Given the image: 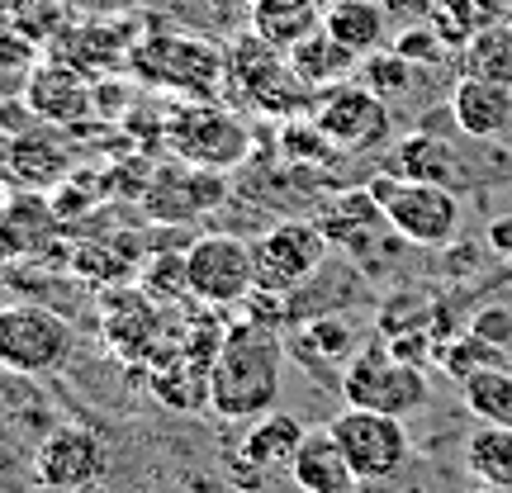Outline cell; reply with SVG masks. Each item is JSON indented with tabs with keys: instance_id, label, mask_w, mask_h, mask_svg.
<instances>
[{
	"instance_id": "6da1fadb",
	"label": "cell",
	"mask_w": 512,
	"mask_h": 493,
	"mask_svg": "<svg viewBox=\"0 0 512 493\" xmlns=\"http://www.w3.org/2000/svg\"><path fill=\"white\" fill-rule=\"evenodd\" d=\"M285 384V337L256 318L228 328L214 370H209V408L223 422H252L271 413Z\"/></svg>"
},
{
	"instance_id": "7a4b0ae2",
	"label": "cell",
	"mask_w": 512,
	"mask_h": 493,
	"mask_svg": "<svg viewBox=\"0 0 512 493\" xmlns=\"http://www.w3.org/2000/svg\"><path fill=\"white\" fill-rule=\"evenodd\" d=\"M76 332L48 304H0V366L24 380H43L72 361Z\"/></svg>"
},
{
	"instance_id": "3957f363",
	"label": "cell",
	"mask_w": 512,
	"mask_h": 493,
	"mask_svg": "<svg viewBox=\"0 0 512 493\" xmlns=\"http://www.w3.org/2000/svg\"><path fill=\"white\" fill-rule=\"evenodd\" d=\"M342 399L351 408H375L394 418H413L427 408V375L418 361H403L389 351V342H366V347L342 366Z\"/></svg>"
},
{
	"instance_id": "277c9868",
	"label": "cell",
	"mask_w": 512,
	"mask_h": 493,
	"mask_svg": "<svg viewBox=\"0 0 512 493\" xmlns=\"http://www.w3.org/2000/svg\"><path fill=\"white\" fill-rule=\"evenodd\" d=\"M223 67L228 62L219 48L195 34H147L128 48V72H138L143 81L166 86V91L200 95V100L219 91Z\"/></svg>"
},
{
	"instance_id": "5b68a950",
	"label": "cell",
	"mask_w": 512,
	"mask_h": 493,
	"mask_svg": "<svg viewBox=\"0 0 512 493\" xmlns=\"http://www.w3.org/2000/svg\"><path fill=\"white\" fill-rule=\"evenodd\" d=\"M185 280L190 299L209 309H233L256 294V252L238 233H204L185 242Z\"/></svg>"
},
{
	"instance_id": "8992f818",
	"label": "cell",
	"mask_w": 512,
	"mask_h": 493,
	"mask_svg": "<svg viewBox=\"0 0 512 493\" xmlns=\"http://www.w3.org/2000/svg\"><path fill=\"white\" fill-rule=\"evenodd\" d=\"M228 200H233V185H228L223 171L181 162V157L171 166H162V171H152L143 185V195H138L143 214L157 219L162 228H181V223L209 219V214H219Z\"/></svg>"
},
{
	"instance_id": "52a82bcc",
	"label": "cell",
	"mask_w": 512,
	"mask_h": 493,
	"mask_svg": "<svg viewBox=\"0 0 512 493\" xmlns=\"http://www.w3.org/2000/svg\"><path fill=\"white\" fill-rule=\"evenodd\" d=\"M228 76L242 86L247 105L261 114L290 119V114H309V105H313V91L294 76L290 57L280 53V48H271L261 34H247L233 43V53H228Z\"/></svg>"
},
{
	"instance_id": "ba28073f",
	"label": "cell",
	"mask_w": 512,
	"mask_h": 493,
	"mask_svg": "<svg viewBox=\"0 0 512 493\" xmlns=\"http://www.w3.org/2000/svg\"><path fill=\"white\" fill-rule=\"evenodd\" d=\"M332 238L323 233V223L309 219H285L266 228L252 242L256 252V290L261 294H294L299 285H309L313 275L328 266Z\"/></svg>"
},
{
	"instance_id": "9c48e42d",
	"label": "cell",
	"mask_w": 512,
	"mask_h": 493,
	"mask_svg": "<svg viewBox=\"0 0 512 493\" xmlns=\"http://www.w3.org/2000/svg\"><path fill=\"white\" fill-rule=\"evenodd\" d=\"M337 446L347 451V465L356 470L361 484H380V479H394L413 456V441H408V427L394 413H375V408H342L337 418L328 422Z\"/></svg>"
},
{
	"instance_id": "30bf717a",
	"label": "cell",
	"mask_w": 512,
	"mask_h": 493,
	"mask_svg": "<svg viewBox=\"0 0 512 493\" xmlns=\"http://www.w3.org/2000/svg\"><path fill=\"white\" fill-rule=\"evenodd\" d=\"M166 147L181 157V162L195 166H214V171H228L247 157L252 147V133L238 114L219 110V105H181V110L166 119Z\"/></svg>"
},
{
	"instance_id": "8fae6325",
	"label": "cell",
	"mask_w": 512,
	"mask_h": 493,
	"mask_svg": "<svg viewBox=\"0 0 512 493\" xmlns=\"http://www.w3.org/2000/svg\"><path fill=\"white\" fill-rule=\"evenodd\" d=\"M384 223L413 247H451L460 238L465 209H460V195L451 185L399 176V190L384 200Z\"/></svg>"
},
{
	"instance_id": "7c38bea8",
	"label": "cell",
	"mask_w": 512,
	"mask_h": 493,
	"mask_svg": "<svg viewBox=\"0 0 512 493\" xmlns=\"http://www.w3.org/2000/svg\"><path fill=\"white\" fill-rule=\"evenodd\" d=\"M313 124L323 128V138L337 152L366 157L389 138V100H380L370 86H337V91H323Z\"/></svg>"
},
{
	"instance_id": "4fadbf2b",
	"label": "cell",
	"mask_w": 512,
	"mask_h": 493,
	"mask_svg": "<svg viewBox=\"0 0 512 493\" xmlns=\"http://www.w3.org/2000/svg\"><path fill=\"white\" fill-rule=\"evenodd\" d=\"M110 470V451L91 427H53L48 437L34 446V479L48 493H81Z\"/></svg>"
},
{
	"instance_id": "5bb4252c",
	"label": "cell",
	"mask_w": 512,
	"mask_h": 493,
	"mask_svg": "<svg viewBox=\"0 0 512 493\" xmlns=\"http://www.w3.org/2000/svg\"><path fill=\"white\" fill-rule=\"evenodd\" d=\"M24 105L34 110V119L57 128H81L95 119V81L81 67L62 62V57H38L34 76L24 86Z\"/></svg>"
},
{
	"instance_id": "9a60e30c",
	"label": "cell",
	"mask_w": 512,
	"mask_h": 493,
	"mask_svg": "<svg viewBox=\"0 0 512 493\" xmlns=\"http://www.w3.org/2000/svg\"><path fill=\"white\" fill-rule=\"evenodd\" d=\"M5 176L15 190H29V195H53L57 185L72 176V143L57 124H43L38 119L34 128H24L5 157Z\"/></svg>"
},
{
	"instance_id": "2e32d148",
	"label": "cell",
	"mask_w": 512,
	"mask_h": 493,
	"mask_svg": "<svg viewBox=\"0 0 512 493\" xmlns=\"http://www.w3.org/2000/svg\"><path fill=\"white\" fill-rule=\"evenodd\" d=\"M451 124L475 143L503 138L512 128V86H498L484 76H460L451 86Z\"/></svg>"
},
{
	"instance_id": "e0dca14e",
	"label": "cell",
	"mask_w": 512,
	"mask_h": 493,
	"mask_svg": "<svg viewBox=\"0 0 512 493\" xmlns=\"http://www.w3.org/2000/svg\"><path fill=\"white\" fill-rule=\"evenodd\" d=\"M290 479L299 493H356V484H361L356 470L347 465V451L332 437V427H309V437L290 465Z\"/></svg>"
},
{
	"instance_id": "ac0fdd59",
	"label": "cell",
	"mask_w": 512,
	"mask_h": 493,
	"mask_svg": "<svg viewBox=\"0 0 512 493\" xmlns=\"http://www.w3.org/2000/svg\"><path fill=\"white\" fill-rule=\"evenodd\" d=\"M128 48H133V43L119 34V24L95 19V24H72L48 53L62 57V62H72V67H81L91 81H100V76H114L119 67H128Z\"/></svg>"
},
{
	"instance_id": "d6986e66",
	"label": "cell",
	"mask_w": 512,
	"mask_h": 493,
	"mask_svg": "<svg viewBox=\"0 0 512 493\" xmlns=\"http://www.w3.org/2000/svg\"><path fill=\"white\" fill-rule=\"evenodd\" d=\"M285 57H290L294 76H299L313 95H318V91H337V86H347L351 72H361V57L351 53L347 43H337L323 24H318L313 34L299 38Z\"/></svg>"
},
{
	"instance_id": "ffe728a7",
	"label": "cell",
	"mask_w": 512,
	"mask_h": 493,
	"mask_svg": "<svg viewBox=\"0 0 512 493\" xmlns=\"http://www.w3.org/2000/svg\"><path fill=\"white\" fill-rule=\"evenodd\" d=\"M309 437V427L285 413V408H271V413H261V418L247 422V437H242V460L252 465V470H290L294 456H299V446Z\"/></svg>"
},
{
	"instance_id": "44dd1931",
	"label": "cell",
	"mask_w": 512,
	"mask_h": 493,
	"mask_svg": "<svg viewBox=\"0 0 512 493\" xmlns=\"http://www.w3.org/2000/svg\"><path fill=\"white\" fill-rule=\"evenodd\" d=\"M323 29L337 43H347L356 57L380 53L384 43L394 38V24H389L380 0H328L323 5Z\"/></svg>"
},
{
	"instance_id": "7402d4cb",
	"label": "cell",
	"mask_w": 512,
	"mask_h": 493,
	"mask_svg": "<svg viewBox=\"0 0 512 493\" xmlns=\"http://www.w3.org/2000/svg\"><path fill=\"white\" fill-rule=\"evenodd\" d=\"M323 24V5L318 0H256L252 5V34H261L271 48L290 53L304 34Z\"/></svg>"
},
{
	"instance_id": "603a6c76",
	"label": "cell",
	"mask_w": 512,
	"mask_h": 493,
	"mask_svg": "<svg viewBox=\"0 0 512 493\" xmlns=\"http://www.w3.org/2000/svg\"><path fill=\"white\" fill-rule=\"evenodd\" d=\"M465 470L479 489H512V422H484L465 437Z\"/></svg>"
},
{
	"instance_id": "cb8c5ba5",
	"label": "cell",
	"mask_w": 512,
	"mask_h": 493,
	"mask_svg": "<svg viewBox=\"0 0 512 493\" xmlns=\"http://www.w3.org/2000/svg\"><path fill=\"white\" fill-rule=\"evenodd\" d=\"M384 171H394L403 181H437V185H451V190H456V157H451L446 143L432 138V133H408L403 143H394Z\"/></svg>"
},
{
	"instance_id": "d4e9b609",
	"label": "cell",
	"mask_w": 512,
	"mask_h": 493,
	"mask_svg": "<svg viewBox=\"0 0 512 493\" xmlns=\"http://www.w3.org/2000/svg\"><path fill=\"white\" fill-rule=\"evenodd\" d=\"M460 72L498 81V86H512V24L508 19L484 24V29L460 48Z\"/></svg>"
},
{
	"instance_id": "484cf974",
	"label": "cell",
	"mask_w": 512,
	"mask_h": 493,
	"mask_svg": "<svg viewBox=\"0 0 512 493\" xmlns=\"http://www.w3.org/2000/svg\"><path fill=\"white\" fill-rule=\"evenodd\" d=\"M114 351L124 356H143L147 342H157V309L147 294H128L124 304H110V323H105Z\"/></svg>"
},
{
	"instance_id": "4316f807",
	"label": "cell",
	"mask_w": 512,
	"mask_h": 493,
	"mask_svg": "<svg viewBox=\"0 0 512 493\" xmlns=\"http://www.w3.org/2000/svg\"><path fill=\"white\" fill-rule=\"evenodd\" d=\"M72 24H76L72 0H15V19H10V29H15L19 38H29L34 48H43V53H48Z\"/></svg>"
},
{
	"instance_id": "83f0119b",
	"label": "cell",
	"mask_w": 512,
	"mask_h": 493,
	"mask_svg": "<svg viewBox=\"0 0 512 493\" xmlns=\"http://www.w3.org/2000/svg\"><path fill=\"white\" fill-rule=\"evenodd\" d=\"M460 399L484 422H512V370H475L470 380H460Z\"/></svg>"
},
{
	"instance_id": "f1b7e54d",
	"label": "cell",
	"mask_w": 512,
	"mask_h": 493,
	"mask_svg": "<svg viewBox=\"0 0 512 493\" xmlns=\"http://www.w3.org/2000/svg\"><path fill=\"white\" fill-rule=\"evenodd\" d=\"M38 57H43V48H34L29 38H19L15 29L0 34V105L24 95V86H29V76H34V67H38Z\"/></svg>"
},
{
	"instance_id": "f546056e",
	"label": "cell",
	"mask_w": 512,
	"mask_h": 493,
	"mask_svg": "<svg viewBox=\"0 0 512 493\" xmlns=\"http://www.w3.org/2000/svg\"><path fill=\"white\" fill-rule=\"evenodd\" d=\"M356 76H361V86H370L380 100H394V95H403L413 86V62L399 57L394 48H380V53L361 57V72Z\"/></svg>"
},
{
	"instance_id": "4dcf8cb0",
	"label": "cell",
	"mask_w": 512,
	"mask_h": 493,
	"mask_svg": "<svg viewBox=\"0 0 512 493\" xmlns=\"http://www.w3.org/2000/svg\"><path fill=\"white\" fill-rule=\"evenodd\" d=\"M427 24L437 29V38L446 43V48H465V43L484 29V15H479L475 0H432Z\"/></svg>"
},
{
	"instance_id": "1f68e13d",
	"label": "cell",
	"mask_w": 512,
	"mask_h": 493,
	"mask_svg": "<svg viewBox=\"0 0 512 493\" xmlns=\"http://www.w3.org/2000/svg\"><path fill=\"white\" fill-rule=\"evenodd\" d=\"M304 351H318V356H332V361H351L361 347H356V332H351L347 318L323 313V318H309V328H304Z\"/></svg>"
},
{
	"instance_id": "d6a6232c",
	"label": "cell",
	"mask_w": 512,
	"mask_h": 493,
	"mask_svg": "<svg viewBox=\"0 0 512 493\" xmlns=\"http://www.w3.org/2000/svg\"><path fill=\"white\" fill-rule=\"evenodd\" d=\"M446 370L456 375V380H470L475 370H489V366H503V347H494V342H484L479 332H465V337H456L451 347H446Z\"/></svg>"
},
{
	"instance_id": "836d02e7",
	"label": "cell",
	"mask_w": 512,
	"mask_h": 493,
	"mask_svg": "<svg viewBox=\"0 0 512 493\" xmlns=\"http://www.w3.org/2000/svg\"><path fill=\"white\" fill-rule=\"evenodd\" d=\"M389 48L399 57H408L413 67H418V62H437V57L446 53V43L437 38V29H432L427 19H422V24H408V29H394Z\"/></svg>"
},
{
	"instance_id": "e575fe53",
	"label": "cell",
	"mask_w": 512,
	"mask_h": 493,
	"mask_svg": "<svg viewBox=\"0 0 512 493\" xmlns=\"http://www.w3.org/2000/svg\"><path fill=\"white\" fill-rule=\"evenodd\" d=\"M470 332H479L484 342H494V347L508 351L512 347V309L508 304H489V309H479L475 323H470Z\"/></svg>"
},
{
	"instance_id": "d590c367",
	"label": "cell",
	"mask_w": 512,
	"mask_h": 493,
	"mask_svg": "<svg viewBox=\"0 0 512 493\" xmlns=\"http://www.w3.org/2000/svg\"><path fill=\"white\" fill-rule=\"evenodd\" d=\"M384 15L394 29H408V24H422V19L432 15V0H380Z\"/></svg>"
},
{
	"instance_id": "8d00e7d4",
	"label": "cell",
	"mask_w": 512,
	"mask_h": 493,
	"mask_svg": "<svg viewBox=\"0 0 512 493\" xmlns=\"http://www.w3.org/2000/svg\"><path fill=\"white\" fill-rule=\"evenodd\" d=\"M484 242H489V252H494L498 261H512V214H498V219H489V228H484Z\"/></svg>"
},
{
	"instance_id": "74e56055",
	"label": "cell",
	"mask_w": 512,
	"mask_h": 493,
	"mask_svg": "<svg viewBox=\"0 0 512 493\" xmlns=\"http://www.w3.org/2000/svg\"><path fill=\"white\" fill-rule=\"evenodd\" d=\"M10 190H15V185H10V176H5V166H0V214H5V209H10V200H15Z\"/></svg>"
},
{
	"instance_id": "f35d334b",
	"label": "cell",
	"mask_w": 512,
	"mask_h": 493,
	"mask_svg": "<svg viewBox=\"0 0 512 493\" xmlns=\"http://www.w3.org/2000/svg\"><path fill=\"white\" fill-rule=\"evenodd\" d=\"M10 19H15V0H0V34L10 29Z\"/></svg>"
},
{
	"instance_id": "ab89813d",
	"label": "cell",
	"mask_w": 512,
	"mask_h": 493,
	"mask_svg": "<svg viewBox=\"0 0 512 493\" xmlns=\"http://www.w3.org/2000/svg\"><path fill=\"white\" fill-rule=\"evenodd\" d=\"M479 493H512V489H479Z\"/></svg>"
}]
</instances>
